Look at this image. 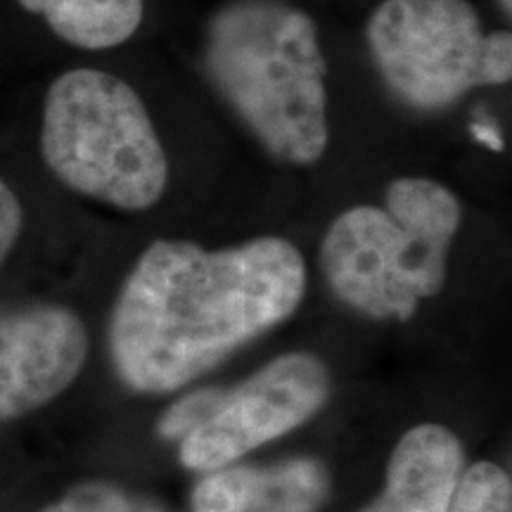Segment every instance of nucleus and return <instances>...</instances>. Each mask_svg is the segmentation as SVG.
Wrapping results in <instances>:
<instances>
[{"label":"nucleus","instance_id":"obj_1","mask_svg":"<svg viewBox=\"0 0 512 512\" xmlns=\"http://www.w3.org/2000/svg\"><path fill=\"white\" fill-rule=\"evenodd\" d=\"M304 290V256L283 238L216 252L183 240L152 242L114 304V370L133 392H174L290 318Z\"/></svg>","mask_w":512,"mask_h":512},{"label":"nucleus","instance_id":"obj_2","mask_svg":"<svg viewBox=\"0 0 512 512\" xmlns=\"http://www.w3.org/2000/svg\"><path fill=\"white\" fill-rule=\"evenodd\" d=\"M204 67L221 98L271 155L313 164L328 147V64L306 12L278 0H235L216 12Z\"/></svg>","mask_w":512,"mask_h":512},{"label":"nucleus","instance_id":"obj_3","mask_svg":"<svg viewBox=\"0 0 512 512\" xmlns=\"http://www.w3.org/2000/svg\"><path fill=\"white\" fill-rule=\"evenodd\" d=\"M463 207L430 178H399L384 207L339 214L320 247L332 292L358 313L408 320L446 285V264Z\"/></svg>","mask_w":512,"mask_h":512},{"label":"nucleus","instance_id":"obj_4","mask_svg":"<svg viewBox=\"0 0 512 512\" xmlns=\"http://www.w3.org/2000/svg\"><path fill=\"white\" fill-rule=\"evenodd\" d=\"M41 155L67 188L124 211L150 209L169 183V162L145 102L100 69H72L50 83Z\"/></svg>","mask_w":512,"mask_h":512},{"label":"nucleus","instance_id":"obj_5","mask_svg":"<svg viewBox=\"0 0 512 512\" xmlns=\"http://www.w3.org/2000/svg\"><path fill=\"white\" fill-rule=\"evenodd\" d=\"M366 36L389 91L420 112L446 110L512 76L510 34H486L467 0H382Z\"/></svg>","mask_w":512,"mask_h":512},{"label":"nucleus","instance_id":"obj_6","mask_svg":"<svg viewBox=\"0 0 512 512\" xmlns=\"http://www.w3.org/2000/svg\"><path fill=\"white\" fill-rule=\"evenodd\" d=\"M328 396L330 373L320 358H275L240 387L226 389L219 411L181 439V463L197 472L221 470L266 441L304 425Z\"/></svg>","mask_w":512,"mask_h":512},{"label":"nucleus","instance_id":"obj_7","mask_svg":"<svg viewBox=\"0 0 512 512\" xmlns=\"http://www.w3.org/2000/svg\"><path fill=\"white\" fill-rule=\"evenodd\" d=\"M88 332L60 304L0 306V422L38 411L79 377Z\"/></svg>","mask_w":512,"mask_h":512},{"label":"nucleus","instance_id":"obj_8","mask_svg":"<svg viewBox=\"0 0 512 512\" xmlns=\"http://www.w3.org/2000/svg\"><path fill=\"white\" fill-rule=\"evenodd\" d=\"M330 482L318 460L221 467L197 484L190 512H316Z\"/></svg>","mask_w":512,"mask_h":512},{"label":"nucleus","instance_id":"obj_9","mask_svg":"<svg viewBox=\"0 0 512 512\" xmlns=\"http://www.w3.org/2000/svg\"><path fill=\"white\" fill-rule=\"evenodd\" d=\"M463 446L441 425H420L396 444L382 494L361 512H448Z\"/></svg>","mask_w":512,"mask_h":512},{"label":"nucleus","instance_id":"obj_10","mask_svg":"<svg viewBox=\"0 0 512 512\" xmlns=\"http://www.w3.org/2000/svg\"><path fill=\"white\" fill-rule=\"evenodd\" d=\"M31 15L46 19L57 38L83 50L121 46L136 34L145 0H17Z\"/></svg>","mask_w":512,"mask_h":512},{"label":"nucleus","instance_id":"obj_11","mask_svg":"<svg viewBox=\"0 0 512 512\" xmlns=\"http://www.w3.org/2000/svg\"><path fill=\"white\" fill-rule=\"evenodd\" d=\"M38 512H171L157 498L110 479H86Z\"/></svg>","mask_w":512,"mask_h":512},{"label":"nucleus","instance_id":"obj_12","mask_svg":"<svg viewBox=\"0 0 512 512\" xmlns=\"http://www.w3.org/2000/svg\"><path fill=\"white\" fill-rule=\"evenodd\" d=\"M448 512H512L508 472L494 463H475L460 472Z\"/></svg>","mask_w":512,"mask_h":512},{"label":"nucleus","instance_id":"obj_13","mask_svg":"<svg viewBox=\"0 0 512 512\" xmlns=\"http://www.w3.org/2000/svg\"><path fill=\"white\" fill-rule=\"evenodd\" d=\"M223 394H226V389H202V392L176 401L159 420V434L171 441L185 439L192 430H197L202 422H207L211 415L219 411Z\"/></svg>","mask_w":512,"mask_h":512},{"label":"nucleus","instance_id":"obj_14","mask_svg":"<svg viewBox=\"0 0 512 512\" xmlns=\"http://www.w3.org/2000/svg\"><path fill=\"white\" fill-rule=\"evenodd\" d=\"M24 228V209L22 202L5 181H0V266L5 264L8 254L15 247Z\"/></svg>","mask_w":512,"mask_h":512},{"label":"nucleus","instance_id":"obj_15","mask_svg":"<svg viewBox=\"0 0 512 512\" xmlns=\"http://www.w3.org/2000/svg\"><path fill=\"white\" fill-rule=\"evenodd\" d=\"M498 3H501V5H503V10L508 12V15H510V10H512V0H498Z\"/></svg>","mask_w":512,"mask_h":512}]
</instances>
